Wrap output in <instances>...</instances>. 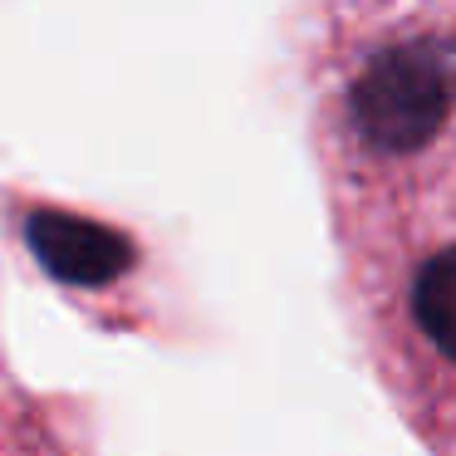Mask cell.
I'll return each instance as SVG.
<instances>
[{"label": "cell", "instance_id": "obj_3", "mask_svg": "<svg viewBox=\"0 0 456 456\" xmlns=\"http://www.w3.org/2000/svg\"><path fill=\"white\" fill-rule=\"evenodd\" d=\"M412 319L427 344L456 363V246L436 250L412 280Z\"/></svg>", "mask_w": 456, "mask_h": 456}, {"label": "cell", "instance_id": "obj_2", "mask_svg": "<svg viewBox=\"0 0 456 456\" xmlns=\"http://www.w3.org/2000/svg\"><path fill=\"white\" fill-rule=\"evenodd\" d=\"M25 236H30L40 265L64 285H109L133 265L128 236L99 226V221L69 216V211H35Z\"/></svg>", "mask_w": 456, "mask_h": 456}, {"label": "cell", "instance_id": "obj_1", "mask_svg": "<svg viewBox=\"0 0 456 456\" xmlns=\"http://www.w3.org/2000/svg\"><path fill=\"white\" fill-rule=\"evenodd\" d=\"M456 103V54L442 40H407L373 54L354 79V128L378 152H417Z\"/></svg>", "mask_w": 456, "mask_h": 456}]
</instances>
